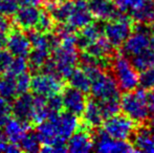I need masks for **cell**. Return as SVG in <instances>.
Listing matches in <instances>:
<instances>
[{
    "instance_id": "obj_11",
    "label": "cell",
    "mask_w": 154,
    "mask_h": 153,
    "mask_svg": "<svg viewBox=\"0 0 154 153\" xmlns=\"http://www.w3.org/2000/svg\"><path fill=\"white\" fill-rule=\"evenodd\" d=\"M6 49L13 57L26 58L32 49L29 37L20 29H11L6 35Z\"/></svg>"
},
{
    "instance_id": "obj_4",
    "label": "cell",
    "mask_w": 154,
    "mask_h": 153,
    "mask_svg": "<svg viewBox=\"0 0 154 153\" xmlns=\"http://www.w3.org/2000/svg\"><path fill=\"white\" fill-rule=\"evenodd\" d=\"M110 67L112 77L122 92L132 91L138 87V72L131 63V60L123 53L112 57Z\"/></svg>"
},
{
    "instance_id": "obj_44",
    "label": "cell",
    "mask_w": 154,
    "mask_h": 153,
    "mask_svg": "<svg viewBox=\"0 0 154 153\" xmlns=\"http://www.w3.org/2000/svg\"><path fill=\"white\" fill-rule=\"evenodd\" d=\"M45 1H51V2H62V1H67V0H45Z\"/></svg>"
},
{
    "instance_id": "obj_9",
    "label": "cell",
    "mask_w": 154,
    "mask_h": 153,
    "mask_svg": "<svg viewBox=\"0 0 154 153\" xmlns=\"http://www.w3.org/2000/svg\"><path fill=\"white\" fill-rule=\"evenodd\" d=\"M64 81L57 75L39 72L32 78L31 90L37 96H47L56 93H61L64 88Z\"/></svg>"
},
{
    "instance_id": "obj_43",
    "label": "cell",
    "mask_w": 154,
    "mask_h": 153,
    "mask_svg": "<svg viewBox=\"0 0 154 153\" xmlns=\"http://www.w3.org/2000/svg\"><path fill=\"white\" fill-rule=\"evenodd\" d=\"M6 137H5V134H4V132L1 130V128H0V141H5Z\"/></svg>"
},
{
    "instance_id": "obj_18",
    "label": "cell",
    "mask_w": 154,
    "mask_h": 153,
    "mask_svg": "<svg viewBox=\"0 0 154 153\" xmlns=\"http://www.w3.org/2000/svg\"><path fill=\"white\" fill-rule=\"evenodd\" d=\"M87 4L92 17L100 22H106L122 15L111 0H87Z\"/></svg>"
},
{
    "instance_id": "obj_35",
    "label": "cell",
    "mask_w": 154,
    "mask_h": 153,
    "mask_svg": "<svg viewBox=\"0 0 154 153\" xmlns=\"http://www.w3.org/2000/svg\"><path fill=\"white\" fill-rule=\"evenodd\" d=\"M46 105L51 115L61 112L63 110V102L61 93H56L46 98Z\"/></svg>"
},
{
    "instance_id": "obj_23",
    "label": "cell",
    "mask_w": 154,
    "mask_h": 153,
    "mask_svg": "<svg viewBox=\"0 0 154 153\" xmlns=\"http://www.w3.org/2000/svg\"><path fill=\"white\" fill-rule=\"evenodd\" d=\"M36 126V133L40 139L41 145H51L57 137H59L55 124L51 118L39 123Z\"/></svg>"
},
{
    "instance_id": "obj_27",
    "label": "cell",
    "mask_w": 154,
    "mask_h": 153,
    "mask_svg": "<svg viewBox=\"0 0 154 153\" xmlns=\"http://www.w3.org/2000/svg\"><path fill=\"white\" fill-rule=\"evenodd\" d=\"M17 96L18 92L15 78L6 74L0 76V96L12 102Z\"/></svg>"
},
{
    "instance_id": "obj_42",
    "label": "cell",
    "mask_w": 154,
    "mask_h": 153,
    "mask_svg": "<svg viewBox=\"0 0 154 153\" xmlns=\"http://www.w3.org/2000/svg\"><path fill=\"white\" fill-rule=\"evenodd\" d=\"M151 27H149L150 29V33H151V47L154 49V22L151 23Z\"/></svg>"
},
{
    "instance_id": "obj_2",
    "label": "cell",
    "mask_w": 154,
    "mask_h": 153,
    "mask_svg": "<svg viewBox=\"0 0 154 153\" xmlns=\"http://www.w3.org/2000/svg\"><path fill=\"white\" fill-rule=\"evenodd\" d=\"M120 109L125 115L131 118L136 125L148 124L151 115L147 90L136 88L121 96Z\"/></svg>"
},
{
    "instance_id": "obj_1",
    "label": "cell",
    "mask_w": 154,
    "mask_h": 153,
    "mask_svg": "<svg viewBox=\"0 0 154 153\" xmlns=\"http://www.w3.org/2000/svg\"><path fill=\"white\" fill-rule=\"evenodd\" d=\"M83 68L90 79V93L99 102L105 120L120 111L121 90L119 89L112 75L93 64L83 65Z\"/></svg>"
},
{
    "instance_id": "obj_7",
    "label": "cell",
    "mask_w": 154,
    "mask_h": 153,
    "mask_svg": "<svg viewBox=\"0 0 154 153\" xmlns=\"http://www.w3.org/2000/svg\"><path fill=\"white\" fill-rule=\"evenodd\" d=\"M123 46V54L128 58L137 56L138 54L151 48V33L146 24L134 23L133 29L126 39Z\"/></svg>"
},
{
    "instance_id": "obj_38",
    "label": "cell",
    "mask_w": 154,
    "mask_h": 153,
    "mask_svg": "<svg viewBox=\"0 0 154 153\" xmlns=\"http://www.w3.org/2000/svg\"><path fill=\"white\" fill-rule=\"evenodd\" d=\"M12 23L8 20V18L4 15L0 14V32H3V33H8L11 29H12Z\"/></svg>"
},
{
    "instance_id": "obj_19",
    "label": "cell",
    "mask_w": 154,
    "mask_h": 153,
    "mask_svg": "<svg viewBox=\"0 0 154 153\" xmlns=\"http://www.w3.org/2000/svg\"><path fill=\"white\" fill-rule=\"evenodd\" d=\"M12 115L14 118L32 125V113L34 107V96L29 92L19 94L12 101Z\"/></svg>"
},
{
    "instance_id": "obj_17",
    "label": "cell",
    "mask_w": 154,
    "mask_h": 153,
    "mask_svg": "<svg viewBox=\"0 0 154 153\" xmlns=\"http://www.w3.org/2000/svg\"><path fill=\"white\" fill-rule=\"evenodd\" d=\"M41 11L38 5H21L13 15L14 24L24 31L34 29L40 18Z\"/></svg>"
},
{
    "instance_id": "obj_28",
    "label": "cell",
    "mask_w": 154,
    "mask_h": 153,
    "mask_svg": "<svg viewBox=\"0 0 154 153\" xmlns=\"http://www.w3.org/2000/svg\"><path fill=\"white\" fill-rule=\"evenodd\" d=\"M131 63L135 67L137 72H143V70L149 69V68L154 67V49L151 48L138 54L137 56L130 58Z\"/></svg>"
},
{
    "instance_id": "obj_14",
    "label": "cell",
    "mask_w": 154,
    "mask_h": 153,
    "mask_svg": "<svg viewBox=\"0 0 154 153\" xmlns=\"http://www.w3.org/2000/svg\"><path fill=\"white\" fill-rule=\"evenodd\" d=\"M90 129L80 124L79 128L67 139V152L87 153L93 150V136Z\"/></svg>"
},
{
    "instance_id": "obj_24",
    "label": "cell",
    "mask_w": 154,
    "mask_h": 153,
    "mask_svg": "<svg viewBox=\"0 0 154 153\" xmlns=\"http://www.w3.org/2000/svg\"><path fill=\"white\" fill-rule=\"evenodd\" d=\"M51 115L46 105V98L42 96H34V107L32 113V125H38L39 123L47 120Z\"/></svg>"
},
{
    "instance_id": "obj_34",
    "label": "cell",
    "mask_w": 154,
    "mask_h": 153,
    "mask_svg": "<svg viewBox=\"0 0 154 153\" xmlns=\"http://www.w3.org/2000/svg\"><path fill=\"white\" fill-rule=\"evenodd\" d=\"M12 115L11 102L0 96V128H3L8 121L12 118Z\"/></svg>"
},
{
    "instance_id": "obj_20",
    "label": "cell",
    "mask_w": 154,
    "mask_h": 153,
    "mask_svg": "<svg viewBox=\"0 0 154 153\" xmlns=\"http://www.w3.org/2000/svg\"><path fill=\"white\" fill-rule=\"evenodd\" d=\"M83 124L88 129H97L103 124L105 121V116L102 111L99 102L95 99H87L85 108L82 113Z\"/></svg>"
},
{
    "instance_id": "obj_13",
    "label": "cell",
    "mask_w": 154,
    "mask_h": 153,
    "mask_svg": "<svg viewBox=\"0 0 154 153\" xmlns=\"http://www.w3.org/2000/svg\"><path fill=\"white\" fill-rule=\"evenodd\" d=\"M63 109L65 111L72 113L77 116H81L83 110L85 108L87 96L86 93L82 92L81 90L75 89L71 86H65L61 91Z\"/></svg>"
},
{
    "instance_id": "obj_5",
    "label": "cell",
    "mask_w": 154,
    "mask_h": 153,
    "mask_svg": "<svg viewBox=\"0 0 154 153\" xmlns=\"http://www.w3.org/2000/svg\"><path fill=\"white\" fill-rule=\"evenodd\" d=\"M114 4L134 23L148 25L154 22V0H114Z\"/></svg>"
},
{
    "instance_id": "obj_16",
    "label": "cell",
    "mask_w": 154,
    "mask_h": 153,
    "mask_svg": "<svg viewBox=\"0 0 154 153\" xmlns=\"http://www.w3.org/2000/svg\"><path fill=\"white\" fill-rule=\"evenodd\" d=\"M93 21V17L88 8L87 0H73L72 8L66 23L75 32L83 29Z\"/></svg>"
},
{
    "instance_id": "obj_6",
    "label": "cell",
    "mask_w": 154,
    "mask_h": 153,
    "mask_svg": "<svg viewBox=\"0 0 154 153\" xmlns=\"http://www.w3.org/2000/svg\"><path fill=\"white\" fill-rule=\"evenodd\" d=\"M133 26L134 22L131 19L121 15L104 23L103 35L114 48H119L124 44L126 39L129 37Z\"/></svg>"
},
{
    "instance_id": "obj_22",
    "label": "cell",
    "mask_w": 154,
    "mask_h": 153,
    "mask_svg": "<svg viewBox=\"0 0 154 153\" xmlns=\"http://www.w3.org/2000/svg\"><path fill=\"white\" fill-rule=\"evenodd\" d=\"M31 124L20 121L16 118H11L3 127V132L5 137L11 143L18 144L20 139L27 130L31 129Z\"/></svg>"
},
{
    "instance_id": "obj_32",
    "label": "cell",
    "mask_w": 154,
    "mask_h": 153,
    "mask_svg": "<svg viewBox=\"0 0 154 153\" xmlns=\"http://www.w3.org/2000/svg\"><path fill=\"white\" fill-rule=\"evenodd\" d=\"M138 85L145 90H150L154 87V67L140 72L138 76Z\"/></svg>"
},
{
    "instance_id": "obj_29",
    "label": "cell",
    "mask_w": 154,
    "mask_h": 153,
    "mask_svg": "<svg viewBox=\"0 0 154 153\" xmlns=\"http://www.w3.org/2000/svg\"><path fill=\"white\" fill-rule=\"evenodd\" d=\"M18 146L21 151H24V152L40 151L41 143L36 131H31V129L27 130L23 134V136L20 139V141L18 142Z\"/></svg>"
},
{
    "instance_id": "obj_37",
    "label": "cell",
    "mask_w": 154,
    "mask_h": 153,
    "mask_svg": "<svg viewBox=\"0 0 154 153\" xmlns=\"http://www.w3.org/2000/svg\"><path fill=\"white\" fill-rule=\"evenodd\" d=\"M13 60V56L8 53V49H0V76L5 74L11 61Z\"/></svg>"
},
{
    "instance_id": "obj_21",
    "label": "cell",
    "mask_w": 154,
    "mask_h": 153,
    "mask_svg": "<svg viewBox=\"0 0 154 153\" xmlns=\"http://www.w3.org/2000/svg\"><path fill=\"white\" fill-rule=\"evenodd\" d=\"M103 36V24L100 22H92L79 29V33L75 34V43L77 47L83 50L86 46Z\"/></svg>"
},
{
    "instance_id": "obj_40",
    "label": "cell",
    "mask_w": 154,
    "mask_h": 153,
    "mask_svg": "<svg viewBox=\"0 0 154 153\" xmlns=\"http://www.w3.org/2000/svg\"><path fill=\"white\" fill-rule=\"evenodd\" d=\"M43 0H17L20 5H39L42 3Z\"/></svg>"
},
{
    "instance_id": "obj_25",
    "label": "cell",
    "mask_w": 154,
    "mask_h": 153,
    "mask_svg": "<svg viewBox=\"0 0 154 153\" xmlns=\"http://www.w3.org/2000/svg\"><path fill=\"white\" fill-rule=\"evenodd\" d=\"M69 85L75 89L81 90L84 93H89L90 91V79L83 68H75L70 76L67 78Z\"/></svg>"
},
{
    "instance_id": "obj_33",
    "label": "cell",
    "mask_w": 154,
    "mask_h": 153,
    "mask_svg": "<svg viewBox=\"0 0 154 153\" xmlns=\"http://www.w3.org/2000/svg\"><path fill=\"white\" fill-rule=\"evenodd\" d=\"M16 80V86H17V92L19 94L25 93V92H29L31 90V81L32 77L29 75V72H25L23 74L19 75L15 78Z\"/></svg>"
},
{
    "instance_id": "obj_12",
    "label": "cell",
    "mask_w": 154,
    "mask_h": 153,
    "mask_svg": "<svg viewBox=\"0 0 154 153\" xmlns=\"http://www.w3.org/2000/svg\"><path fill=\"white\" fill-rule=\"evenodd\" d=\"M131 139L135 152L154 153V122L137 125Z\"/></svg>"
},
{
    "instance_id": "obj_8",
    "label": "cell",
    "mask_w": 154,
    "mask_h": 153,
    "mask_svg": "<svg viewBox=\"0 0 154 153\" xmlns=\"http://www.w3.org/2000/svg\"><path fill=\"white\" fill-rule=\"evenodd\" d=\"M101 126L109 136L116 139L128 141L131 139L137 125L127 115L116 113L106 118Z\"/></svg>"
},
{
    "instance_id": "obj_36",
    "label": "cell",
    "mask_w": 154,
    "mask_h": 153,
    "mask_svg": "<svg viewBox=\"0 0 154 153\" xmlns=\"http://www.w3.org/2000/svg\"><path fill=\"white\" fill-rule=\"evenodd\" d=\"M18 8L17 0H0V14L6 17H12Z\"/></svg>"
},
{
    "instance_id": "obj_26",
    "label": "cell",
    "mask_w": 154,
    "mask_h": 153,
    "mask_svg": "<svg viewBox=\"0 0 154 153\" xmlns=\"http://www.w3.org/2000/svg\"><path fill=\"white\" fill-rule=\"evenodd\" d=\"M29 54L27 55V64H29V69L32 72H39L42 65L47 61L51 57V51L47 49L42 48H35L32 47Z\"/></svg>"
},
{
    "instance_id": "obj_15",
    "label": "cell",
    "mask_w": 154,
    "mask_h": 153,
    "mask_svg": "<svg viewBox=\"0 0 154 153\" xmlns=\"http://www.w3.org/2000/svg\"><path fill=\"white\" fill-rule=\"evenodd\" d=\"M48 118H51L55 124L58 136L62 137L66 141L80 126L79 116L65 110L51 115Z\"/></svg>"
},
{
    "instance_id": "obj_10",
    "label": "cell",
    "mask_w": 154,
    "mask_h": 153,
    "mask_svg": "<svg viewBox=\"0 0 154 153\" xmlns=\"http://www.w3.org/2000/svg\"><path fill=\"white\" fill-rule=\"evenodd\" d=\"M93 136V149L102 153L135 152V149L128 141L116 139L109 136L102 128H97Z\"/></svg>"
},
{
    "instance_id": "obj_30",
    "label": "cell",
    "mask_w": 154,
    "mask_h": 153,
    "mask_svg": "<svg viewBox=\"0 0 154 153\" xmlns=\"http://www.w3.org/2000/svg\"><path fill=\"white\" fill-rule=\"evenodd\" d=\"M29 69V64L27 60L24 57H13V60L11 61L5 74L8 76H12L16 78L19 75L27 72Z\"/></svg>"
},
{
    "instance_id": "obj_3",
    "label": "cell",
    "mask_w": 154,
    "mask_h": 153,
    "mask_svg": "<svg viewBox=\"0 0 154 153\" xmlns=\"http://www.w3.org/2000/svg\"><path fill=\"white\" fill-rule=\"evenodd\" d=\"M51 57L56 64L58 75L63 80H67L79 61L75 35L61 39L59 46L51 51Z\"/></svg>"
},
{
    "instance_id": "obj_41",
    "label": "cell",
    "mask_w": 154,
    "mask_h": 153,
    "mask_svg": "<svg viewBox=\"0 0 154 153\" xmlns=\"http://www.w3.org/2000/svg\"><path fill=\"white\" fill-rule=\"evenodd\" d=\"M6 33H3V32H0V49L4 48L6 44Z\"/></svg>"
},
{
    "instance_id": "obj_39",
    "label": "cell",
    "mask_w": 154,
    "mask_h": 153,
    "mask_svg": "<svg viewBox=\"0 0 154 153\" xmlns=\"http://www.w3.org/2000/svg\"><path fill=\"white\" fill-rule=\"evenodd\" d=\"M148 102H149V108H150L151 121L154 122V87L152 89H150V92L148 93Z\"/></svg>"
},
{
    "instance_id": "obj_31",
    "label": "cell",
    "mask_w": 154,
    "mask_h": 153,
    "mask_svg": "<svg viewBox=\"0 0 154 153\" xmlns=\"http://www.w3.org/2000/svg\"><path fill=\"white\" fill-rule=\"evenodd\" d=\"M56 22L54 21V19L51 18V16L49 15V13L46 10H42L40 14V18L38 20V23L35 26L34 29L41 33H51V32L55 31Z\"/></svg>"
}]
</instances>
